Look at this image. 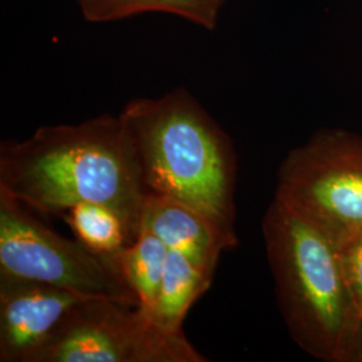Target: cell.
<instances>
[{
  "mask_svg": "<svg viewBox=\"0 0 362 362\" xmlns=\"http://www.w3.org/2000/svg\"><path fill=\"white\" fill-rule=\"evenodd\" d=\"M262 233L278 306L298 346L321 361L362 362V317L336 243L275 197Z\"/></svg>",
  "mask_w": 362,
  "mask_h": 362,
  "instance_id": "3957f363",
  "label": "cell"
},
{
  "mask_svg": "<svg viewBox=\"0 0 362 362\" xmlns=\"http://www.w3.org/2000/svg\"><path fill=\"white\" fill-rule=\"evenodd\" d=\"M168 248L156 233L143 228L129 246L113 254L119 272L137 296L139 306L149 315L164 276Z\"/></svg>",
  "mask_w": 362,
  "mask_h": 362,
  "instance_id": "8fae6325",
  "label": "cell"
},
{
  "mask_svg": "<svg viewBox=\"0 0 362 362\" xmlns=\"http://www.w3.org/2000/svg\"><path fill=\"white\" fill-rule=\"evenodd\" d=\"M0 191L46 215H64L79 203L103 204L124 219L134 240L149 196L119 115L1 141Z\"/></svg>",
  "mask_w": 362,
  "mask_h": 362,
  "instance_id": "6da1fadb",
  "label": "cell"
},
{
  "mask_svg": "<svg viewBox=\"0 0 362 362\" xmlns=\"http://www.w3.org/2000/svg\"><path fill=\"white\" fill-rule=\"evenodd\" d=\"M89 296L13 276H0V361L30 362Z\"/></svg>",
  "mask_w": 362,
  "mask_h": 362,
  "instance_id": "52a82bcc",
  "label": "cell"
},
{
  "mask_svg": "<svg viewBox=\"0 0 362 362\" xmlns=\"http://www.w3.org/2000/svg\"><path fill=\"white\" fill-rule=\"evenodd\" d=\"M184 332L160 327L140 306L89 298L30 362H206Z\"/></svg>",
  "mask_w": 362,
  "mask_h": 362,
  "instance_id": "8992f818",
  "label": "cell"
},
{
  "mask_svg": "<svg viewBox=\"0 0 362 362\" xmlns=\"http://www.w3.org/2000/svg\"><path fill=\"white\" fill-rule=\"evenodd\" d=\"M0 276L40 282L139 306L113 254L52 231L31 209L0 191Z\"/></svg>",
  "mask_w": 362,
  "mask_h": 362,
  "instance_id": "277c9868",
  "label": "cell"
},
{
  "mask_svg": "<svg viewBox=\"0 0 362 362\" xmlns=\"http://www.w3.org/2000/svg\"><path fill=\"white\" fill-rule=\"evenodd\" d=\"M274 197L336 245L362 230V136L344 129L315 132L286 156Z\"/></svg>",
  "mask_w": 362,
  "mask_h": 362,
  "instance_id": "5b68a950",
  "label": "cell"
},
{
  "mask_svg": "<svg viewBox=\"0 0 362 362\" xmlns=\"http://www.w3.org/2000/svg\"><path fill=\"white\" fill-rule=\"evenodd\" d=\"M212 278L184 255L168 250L164 276L156 299L152 320L169 332H182V324L194 302L212 284Z\"/></svg>",
  "mask_w": 362,
  "mask_h": 362,
  "instance_id": "9c48e42d",
  "label": "cell"
},
{
  "mask_svg": "<svg viewBox=\"0 0 362 362\" xmlns=\"http://www.w3.org/2000/svg\"><path fill=\"white\" fill-rule=\"evenodd\" d=\"M337 250L350 296L362 317V230L339 240Z\"/></svg>",
  "mask_w": 362,
  "mask_h": 362,
  "instance_id": "4fadbf2b",
  "label": "cell"
},
{
  "mask_svg": "<svg viewBox=\"0 0 362 362\" xmlns=\"http://www.w3.org/2000/svg\"><path fill=\"white\" fill-rule=\"evenodd\" d=\"M148 194L194 208L235 233L236 155L228 134L185 89L132 100L119 113Z\"/></svg>",
  "mask_w": 362,
  "mask_h": 362,
  "instance_id": "7a4b0ae2",
  "label": "cell"
},
{
  "mask_svg": "<svg viewBox=\"0 0 362 362\" xmlns=\"http://www.w3.org/2000/svg\"><path fill=\"white\" fill-rule=\"evenodd\" d=\"M143 228L156 233L168 250L184 255L209 276H214L223 251L238 245V236L223 231L194 208L155 194L146 197Z\"/></svg>",
  "mask_w": 362,
  "mask_h": 362,
  "instance_id": "ba28073f",
  "label": "cell"
},
{
  "mask_svg": "<svg viewBox=\"0 0 362 362\" xmlns=\"http://www.w3.org/2000/svg\"><path fill=\"white\" fill-rule=\"evenodd\" d=\"M78 240L100 254H115L134 239L115 209L98 203H79L62 215Z\"/></svg>",
  "mask_w": 362,
  "mask_h": 362,
  "instance_id": "7c38bea8",
  "label": "cell"
},
{
  "mask_svg": "<svg viewBox=\"0 0 362 362\" xmlns=\"http://www.w3.org/2000/svg\"><path fill=\"white\" fill-rule=\"evenodd\" d=\"M224 0H78L81 13L91 23L125 19L139 13H165L212 30Z\"/></svg>",
  "mask_w": 362,
  "mask_h": 362,
  "instance_id": "30bf717a",
  "label": "cell"
}]
</instances>
